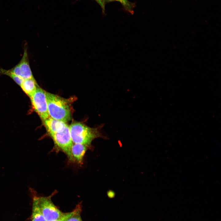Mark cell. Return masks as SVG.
Returning a JSON list of instances; mask_svg holds the SVG:
<instances>
[{
    "label": "cell",
    "mask_w": 221,
    "mask_h": 221,
    "mask_svg": "<svg viewBox=\"0 0 221 221\" xmlns=\"http://www.w3.org/2000/svg\"><path fill=\"white\" fill-rule=\"evenodd\" d=\"M103 125L98 128H93L79 122L72 123L69 126V132L73 143H80L87 147H91L92 141L97 138L108 139L100 131Z\"/></svg>",
    "instance_id": "obj_1"
},
{
    "label": "cell",
    "mask_w": 221,
    "mask_h": 221,
    "mask_svg": "<svg viewBox=\"0 0 221 221\" xmlns=\"http://www.w3.org/2000/svg\"><path fill=\"white\" fill-rule=\"evenodd\" d=\"M49 117L66 122L71 119V112L66 99L46 91Z\"/></svg>",
    "instance_id": "obj_2"
},
{
    "label": "cell",
    "mask_w": 221,
    "mask_h": 221,
    "mask_svg": "<svg viewBox=\"0 0 221 221\" xmlns=\"http://www.w3.org/2000/svg\"><path fill=\"white\" fill-rule=\"evenodd\" d=\"M50 135L56 146L67 155L70 161L74 162L71 153V148L73 143L70 136L69 126H68L62 132Z\"/></svg>",
    "instance_id": "obj_3"
},
{
    "label": "cell",
    "mask_w": 221,
    "mask_h": 221,
    "mask_svg": "<svg viewBox=\"0 0 221 221\" xmlns=\"http://www.w3.org/2000/svg\"><path fill=\"white\" fill-rule=\"evenodd\" d=\"M45 93L44 90L39 87L30 97L34 110L43 121L49 117Z\"/></svg>",
    "instance_id": "obj_4"
},
{
    "label": "cell",
    "mask_w": 221,
    "mask_h": 221,
    "mask_svg": "<svg viewBox=\"0 0 221 221\" xmlns=\"http://www.w3.org/2000/svg\"><path fill=\"white\" fill-rule=\"evenodd\" d=\"M51 197V196H38L39 204L46 221H52L56 219L63 213L53 203Z\"/></svg>",
    "instance_id": "obj_5"
},
{
    "label": "cell",
    "mask_w": 221,
    "mask_h": 221,
    "mask_svg": "<svg viewBox=\"0 0 221 221\" xmlns=\"http://www.w3.org/2000/svg\"><path fill=\"white\" fill-rule=\"evenodd\" d=\"M9 70L23 80L34 78L30 66L27 46H24L23 55L20 62Z\"/></svg>",
    "instance_id": "obj_6"
},
{
    "label": "cell",
    "mask_w": 221,
    "mask_h": 221,
    "mask_svg": "<svg viewBox=\"0 0 221 221\" xmlns=\"http://www.w3.org/2000/svg\"><path fill=\"white\" fill-rule=\"evenodd\" d=\"M29 190L32 198V221H46L41 209L36 192L29 187Z\"/></svg>",
    "instance_id": "obj_7"
},
{
    "label": "cell",
    "mask_w": 221,
    "mask_h": 221,
    "mask_svg": "<svg viewBox=\"0 0 221 221\" xmlns=\"http://www.w3.org/2000/svg\"><path fill=\"white\" fill-rule=\"evenodd\" d=\"M44 122L49 134L62 132L68 126L65 122L50 117L44 120Z\"/></svg>",
    "instance_id": "obj_8"
},
{
    "label": "cell",
    "mask_w": 221,
    "mask_h": 221,
    "mask_svg": "<svg viewBox=\"0 0 221 221\" xmlns=\"http://www.w3.org/2000/svg\"><path fill=\"white\" fill-rule=\"evenodd\" d=\"M87 147L80 143H73L71 148V153L74 161L82 164Z\"/></svg>",
    "instance_id": "obj_9"
},
{
    "label": "cell",
    "mask_w": 221,
    "mask_h": 221,
    "mask_svg": "<svg viewBox=\"0 0 221 221\" xmlns=\"http://www.w3.org/2000/svg\"><path fill=\"white\" fill-rule=\"evenodd\" d=\"M20 86L29 97L39 87L34 78L24 79Z\"/></svg>",
    "instance_id": "obj_10"
},
{
    "label": "cell",
    "mask_w": 221,
    "mask_h": 221,
    "mask_svg": "<svg viewBox=\"0 0 221 221\" xmlns=\"http://www.w3.org/2000/svg\"><path fill=\"white\" fill-rule=\"evenodd\" d=\"M0 75H5L10 77L18 85L20 86L23 79L11 72L9 69L6 70L0 68Z\"/></svg>",
    "instance_id": "obj_11"
},
{
    "label": "cell",
    "mask_w": 221,
    "mask_h": 221,
    "mask_svg": "<svg viewBox=\"0 0 221 221\" xmlns=\"http://www.w3.org/2000/svg\"><path fill=\"white\" fill-rule=\"evenodd\" d=\"M74 213L65 221H83L80 216L81 206L79 204L77 205Z\"/></svg>",
    "instance_id": "obj_12"
},
{
    "label": "cell",
    "mask_w": 221,
    "mask_h": 221,
    "mask_svg": "<svg viewBox=\"0 0 221 221\" xmlns=\"http://www.w3.org/2000/svg\"><path fill=\"white\" fill-rule=\"evenodd\" d=\"M106 1L111 2L113 1H118L119 2L123 7L127 11L132 14L133 13V8L134 5L132 2L128 0H105Z\"/></svg>",
    "instance_id": "obj_13"
},
{
    "label": "cell",
    "mask_w": 221,
    "mask_h": 221,
    "mask_svg": "<svg viewBox=\"0 0 221 221\" xmlns=\"http://www.w3.org/2000/svg\"><path fill=\"white\" fill-rule=\"evenodd\" d=\"M75 211L74 209L73 211L71 212L63 213L60 217L52 221H65L74 213Z\"/></svg>",
    "instance_id": "obj_14"
},
{
    "label": "cell",
    "mask_w": 221,
    "mask_h": 221,
    "mask_svg": "<svg viewBox=\"0 0 221 221\" xmlns=\"http://www.w3.org/2000/svg\"><path fill=\"white\" fill-rule=\"evenodd\" d=\"M101 7L103 13L105 12V0H94Z\"/></svg>",
    "instance_id": "obj_15"
}]
</instances>
